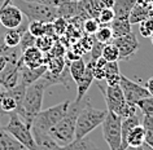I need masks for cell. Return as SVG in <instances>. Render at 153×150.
Masks as SVG:
<instances>
[{"label": "cell", "instance_id": "8992f818", "mask_svg": "<svg viewBox=\"0 0 153 150\" xmlns=\"http://www.w3.org/2000/svg\"><path fill=\"white\" fill-rule=\"evenodd\" d=\"M3 129L16 138L25 148V150H38L31 126H29L16 111L9 113V122Z\"/></svg>", "mask_w": 153, "mask_h": 150}, {"label": "cell", "instance_id": "7dc6e473", "mask_svg": "<svg viewBox=\"0 0 153 150\" xmlns=\"http://www.w3.org/2000/svg\"><path fill=\"white\" fill-rule=\"evenodd\" d=\"M136 150H144V149H143V145H141L140 148H136Z\"/></svg>", "mask_w": 153, "mask_h": 150}, {"label": "cell", "instance_id": "d6a6232c", "mask_svg": "<svg viewBox=\"0 0 153 150\" xmlns=\"http://www.w3.org/2000/svg\"><path fill=\"white\" fill-rule=\"evenodd\" d=\"M136 106L141 111V114L149 115V117L153 118V96H148V97L140 100L136 103Z\"/></svg>", "mask_w": 153, "mask_h": 150}, {"label": "cell", "instance_id": "1f68e13d", "mask_svg": "<svg viewBox=\"0 0 153 150\" xmlns=\"http://www.w3.org/2000/svg\"><path fill=\"white\" fill-rule=\"evenodd\" d=\"M95 39L97 41H100L102 44H106V43H110V41L113 40V33H112V29H110V26H100L99 30L95 34Z\"/></svg>", "mask_w": 153, "mask_h": 150}, {"label": "cell", "instance_id": "c3c4849f", "mask_svg": "<svg viewBox=\"0 0 153 150\" xmlns=\"http://www.w3.org/2000/svg\"><path fill=\"white\" fill-rule=\"evenodd\" d=\"M0 129H1V128H0Z\"/></svg>", "mask_w": 153, "mask_h": 150}, {"label": "cell", "instance_id": "b9f144b4", "mask_svg": "<svg viewBox=\"0 0 153 150\" xmlns=\"http://www.w3.org/2000/svg\"><path fill=\"white\" fill-rule=\"evenodd\" d=\"M16 49H17V47H16V48H13V49H12V52H10L9 55H0V72L4 70V69L7 67V65L9 64L10 57H12V55H13L14 52H16Z\"/></svg>", "mask_w": 153, "mask_h": 150}, {"label": "cell", "instance_id": "836d02e7", "mask_svg": "<svg viewBox=\"0 0 153 150\" xmlns=\"http://www.w3.org/2000/svg\"><path fill=\"white\" fill-rule=\"evenodd\" d=\"M99 27H100V24H99L96 18H87V20L83 21L82 25V30L86 35H95Z\"/></svg>", "mask_w": 153, "mask_h": 150}, {"label": "cell", "instance_id": "8d00e7d4", "mask_svg": "<svg viewBox=\"0 0 153 150\" xmlns=\"http://www.w3.org/2000/svg\"><path fill=\"white\" fill-rule=\"evenodd\" d=\"M68 25L69 22L65 20L62 17H57L55 21L52 22V26H53V31H55V35L59 38V36H62L65 31H66L68 29Z\"/></svg>", "mask_w": 153, "mask_h": 150}, {"label": "cell", "instance_id": "ab89813d", "mask_svg": "<svg viewBox=\"0 0 153 150\" xmlns=\"http://www.w3.org/2000/svg\"><path fill=\"white\" fill-rule=\"evenodd\" d=\"M102 48H104V44L100 43V41H97L96 39L94 40V44H92V47H91L90 49V56H91V58L90 60H92V61H96L99 57H101V52H102Z\"/></svg>", "mask_w": 153, "mask_h": 150}, {"label": "cell", "instance_id": "f35d334b", "mask_svg": "<svg viewBox=\"0 0 153 150\" xmlns=\"http://www.w3.org/2000/svg\"><path fill=\"white\" fill-rule=\"evenodd\" d=\"M35 44H36V38L31 35L29 31H26L24 35H22L21 38V41H20V49H21V53L25 51V49H27V48H31V47H35Z\"/></svg>", "mask_w": 153, "mask_h": 150}, {"label": "cell", "instance_id": "9c48e42d", "mask_svg": "<svg viewBox=\"0 0 153 150\" xmlns=\"http://www.w3.org/2000/svg\"><path fill=\"white\" fill-rule=\"evenodd\" d=\"M120 86L122 88V92H123L125 100L131 105H136L140 100H143L145 97H148L149 92L145 88V86H140V84L135 83L134 80L128 79L127 76L121 74V79H120Z\"/></svg>", "mask_w": 153, "mask_h": 150}, {"label": "cell", "instance_id": "d4e9b609", "mask_svg": "<svg viewBox=\"0 0 153 150\" xmlns=\"http://www.w3.org/2000/svg\"><path fill=\"white\" fill-rule=\"evenodd\" d=\"M64 150H96V146L86 136L82 138H74L70 144L64 146Z\"/></svg>", "mask_w": 153, "mask_h": 150}, {"label": "cell", "instance_id": "d6986e66", "mask_svg": "<svg viewBox=\"0 0 153 150\" xmlns=\"http://www.w3.org/2000/svg\"><path fill=\"white\" fill-rule=\"evenodd\" d=\"M110 29L113 33V39L114 38L123 36L126 34L132 31V24L130 22V18H117L114 17V20L110 24Z\"/></svg>", "mask_w": 153, "mask_h": 150}, {"label": "cell", "instance_id": "3957f363", "mask_svg": "<svg viewBox=\"0 0 153 150\" xmlns=\"http://www.w3.org/2000/svg\"><path fill=\"white\" fill-rule=\"evenodd\" d=\"M108 110L95 109L91 106V100H87L85 106L79 111L75 124V138L86 137L90 132H92L95 128L101 126L106 117Z\"/></svg>", "mask_w": 153, "mask_h": 150}, {"label": "cell", "instance_id": "ba28073f", "mask_svg": "<svg viewBox=\"0 0 153 150\" xmlns=\"http://www.w3.org/2000/svg\"><path fill=\"white\" fill-rule=\"evenodd\" d=\"M122 118L108 111L104 122L101 123L102 136L110 150H123L122 148Z\"/></svg>", "mask_w": 153, "mask_h": 150}, {"label": "cell", "instance_id": "681fc988", "mask_svg": "<svg viewBox=\"0 0 153 150\" xmlns=\"http://www.w3.org/2000/svg\"><path fill=\"white\" fill-rule=\"evenodd\" d=\"M78 1H79V0H78Z\"/></svg>", "mask_w": 153, "mask_h": 150}, {"label": "cell", "instance_id": "cb8c5ba5", "mask_svg": "<svg viewBox=\"0 0 153 150\" xmlns=\"http://www.w3.org/2000/svg\"><path fill=\"white\" fill-rule=\"evenodd\" d=\"M0 150H25V148L7 131L0 129Z\"/></svg>", "mask_w": 153, "mask_h": 150}, {"label": "cell", "instance_id": "f1b7e54d", "mask_svg": "<svg viewBox=\"0 0 153 150\" xmlns=\"http://www.w3.org/2000/svg\"><path fill=\"white\" fill-rule=\"evenodd\" d=\"M51 24V22H49ZM47 27L48 24L47 22H42V21H30L29 26H27V31L34 35L35 38L47 35Z\"/></svg>", "mask_w": 153, "mask_h": 150}, {"label": "cell", "instance_id": "ee69618b", "mask_svg": "<svg viewBox=\"0 0 153 150\" xmlns=\"http://www.w3.org/2000/svg\"><path fill=\"white\" fill-rule=\"evenodd\" d=\"M145 88L148 89L149 95L153 96V76H151V78L147 80V83H145Z\"/></svg>", "mask_w": 153, "mask_h": 150}, {"label": "cell", "instance_id": "d590c367", "mask_svg": "<svg viewBox=\"0 0 153 150\" xmlns=\"http://www.w3.org/2000/svg\"><path fill=\"white\" fill-rule=\"evenodd\" d=\"M96 20L99 21L100 26L110 25L112 24V21L114 20V10H113V8H104L100 13H99Z\"/></svg>", "mask_w": 153, "mask_h": 150}, {"label": "cell", "instance_id": "f6af8a7d", "mask_svg": "<svg viewBox=\"0 0 153 150\" xmlns=\"http://www.w3.org/2000/svg\"><path fill=\"white\" fill-rule=\"evenodd\" d=\"M10 3H13V0H3L1 5H8V4H10Z\"/></svg>", "mask_w": 153, "mask_h": 150}, {"label": "cell", "instance_id": "ac0fdd59", "mask_svg": "<svg viewBox=\"0 0 153 150\" xmlns=\"http://www.w3.org/2000/svg\"><path fill=\"white\" fill-rule=\"evenodd\" d=\"M38 150H64V146L59 145L48 133H33Z\"/></svg>", "mask_w": 153, "mask_h": 150}, {"label": "cell", "instance_id": "9a60e30c", "mask_svg": "<svg viewBox=\"0 0 153 150\" xmlns=\"http://www.w3.org/2000/svg\"><path fill=\"white\" fill-rule=\"evenodd\" d=\"M27 26H29V22L26 21L25 24L22 22V25L18 26V27H16V29H8V31H7L4 34V36H3V40H4L5 45H8L9 48L18 47L22 35L27 31Z\"/></svg>", "mask_w": 153, "mask_h": 150}, {"label": "cell", "instance_id": "7402d4cb", "mask_svg": "<svg viewBox=\"0 0 153 150\" xmlns=\"http://www.w3.org/2000/svg\"><path fill=\"white\" fill-rule=\"evenodd\" d=\"M120 79H121V71H120V66H118V61H114V62H108L106 61L104 80H106L108 86H116V84H120Z\"/></svg>", "mask_w": 153, "mask_h": 150}, {"label": "cell", "instance_id": "7a4b0ae2", "mask_svg": "<svg viewBox=\"0 0 153 150\" xmlns=\"http://www.w3.org/2000/svg\"><path fill=\"white\" fill-rule=\"evenodd\" d=\"M48 87H51V84L48 83V80L42 76L38 80H35L33 84L26 88V93L24 98V103H22V111L20 117L27 123L29 126H31L34 118L36 117V114L42 110V105H43V98L45 89Z\"/></svg>", "mask_w": 153, "mask_h": 150}, {"label": "cell", "instance_id": "603a6c76", "mask_svg": "<svg viewBox=\"0 0 153 150\" xmlns=\"http://www.w3.org/2000/svg\"><path fill=\"white\" fill-rule=\"evenodd\" d=\"M143 144H144V128L141 124H139V126H136L127 136L126 146H127V149L128 148L136 149V148H140Z\"/></svg>", "mask_w": 153, "mask_h": 150}, {"label": "cell", "instance_id": "2e32d148", "mask_svg": "<svg viewBox=\"0 0 153 150\" xmlns=\"http://www.w3.org/2000/svg\"><path fill=\"white\" fill-rule=\"evenodd\" d=\"M152 16H153V10L147 5V3H144V0L141 3L139 0H136V4L132 8L131 13H130V22L131 24H140L141 21L147 20V18Z\"/></svg>", "mask_w": 153, "mask_h": 150}, {"label": "cell", "instance_id": "7c38bea8", "mask_svg": "<svg viewBox=\"0 0 153 150\" xmlns=\"http://www.w3.org/2000/svg\"><path fill=\"white\" fill-rule=\"evenodd\" d=\"M21 62L26 67H39L45 65V55L38 47H31L25 49L21 53Z\"/></svg>", "mask_w": 153, "mask_h": 150}, {"label": "cell", "instance_id": "ffe728a7", "mask_svg": "<svg viewBox=\"0 0 153 150\" xmlns=\"http://www.w3.org/2000/svg\"><path fill=\"white\" fill-rule=\"evenodd\" d=\"M135 4H136V0H114V4H113L114 17L130 18V13H131Z\"/></svg>", "mask_w": 153, "mask_h": 150}, {"label": "cell", "instance_id": "484cf974", "mask_svg": "<svg viewBox=\"0 0 153 150\" xmlns=\"http://www.w3.org/2000/svg\"><path fill=\"white\" fill-rule=\"evenodd\" d=\"M141 126L144 128V142L153 149V118L141 114Z\"/></svg>", "mask_w": 153, "mask_h": 150}, {"label": "cell", "instance_id": "e575fe53", "mask_svg": "<svg viewBox=\"0 0 153 150\" xmlns=\"http://www.w3.org/2000/svg\"><path fill=\"white\" fill-rule=\"evenodd\" d=\"M105 64H106V60L102 58V57H99V58L95 61V64H94V78L96 80H104Z\"/></svg>", "mask_w": 153, "mask_h": 150}, {"label": "cell", "instance_id": "30bf717a", "mask_svg": "<svg viewBox=\"0 0 153 150\" xmlns=\"http://www.w3.org/2000/svg\"><path fill=\"white\" fill-rule=\"evenodd\" d=\"M112 41L117 45L118 51H120V60H123V61H127L130 57H132L139 51V47H140L139 40H137L136 35L132 31L126 34L123 36L114 38Z\"/></svg>", "mask_w": 153, "mask_h": 150}, {"label": "cell", "instance_id": "5bb4252c", "mask_svg": "<svg viewBox=\"0 0 153 150\" xmlns=\"http://www.w3.org/2000/svg\"><path fill=\"white\" fill-rule=\"evenodd\" d=\"M45 71H47V65H43V66H39L35 69L26 67L22 65L21 58H20V80H18V83L29 87L30 84H33L35 80L42 78Z\"/></svg>", "mask_w": 153, "mask_h": 150}, {"label": "cell", "instance_id": "4fadbf2b", "mask_svg": "<svg viewBox=\"0 0 153 150\" xmlns=\"http://www.w3.org/2000/svg\"><path fill=\"white\" fill-rule=\"evenodd\" d=\"M94 64L95 61L90 60L88 64H86V71L81 78L76 80V100H81L87 95L91 84L94 82Z\"/></svg>", "mask_w": 153, "mask_h": 150}, {"label": "cell", "instance_id": "277c9868", "mask_svg": "<svg viewBox=\"0 0 153 150\" xmlns=\"http://www.w3.org/2000/svg\"><path fill=\"white\" fill-rule=\"evenodd\" d=\"M99 88H100V92L102 93V96H104L108 111H112V113L120 115L122 119L128 118V117H131V115L136 114L137 106L131 105V103H128L126 101L120 84L108 86L105 89L102 87H99Z\"/></svg>", "mask_w": 153, "mask_h": 150}, {"label": "cell", "instance_id": "6da1fadb", "mask_svg": "<svg viewBox=\"0 0 153 150\" xmlns=\"http://www.w3.org/2000/svg\"><path fill=\"white\" fill-rule=\"evenodd\" d=\"M87 100H90L88 96H85L81 100H74L70 101L68 113L65 114V117L57 123L56 126H53L51 129L48 131V134L55 140L57 144L61 146H65L75 138V124H76V118H78L79 111L82 110V107L85 106Z\"/></svg>", "mask_w": 153, "mask_h": 150}, {"label": "cell", "instance_id": "7bdbcfd3", "mask_svg": "<svg viewBox=\"0 0 153 150\" xmlns=\"http://www.w3.org/2000/svg\"><path fill=\"white\" fill-rule=\"evenodd\" d=\"M25 1H31V3H40V4H45V5H52L56 7L61 3V0H25Z\"/></svg>", "mask_w": 153, "mask_h": 150}, {"label": "cell", "instance_id": "8fae6325", "mask_svg": "<svg viewBox=\"0 0 153 150\" xmlns=\"http://www.w3.org/2000/svg\"><path fill=\"white\" fill-rule=\"evenodd\" d=\"M24 22V13L17 5L12 3L8 5L0 7V25L7 29H16Z\"/></svg>", "mask_w": 153, "mask_h": 150}, {"label": "cell", "instance_id": "bcb514c9", "mask_svg": "<svg viewBox=\"0 0 153 150\" xmlns=\"http://www.w3.org/2000/svg\"><path fill=\"white\" fill-rule=\"evenodd\" d=\"M151 43H152V45H153V34L151 35Z\"/></svg>", "mask_w": 153, "mask_h": 150}, {"label": "cell", "instance_id": "44dd1931", "mask_svg": "<svg viewBox=\"0 0 153 150\" xmlns=\"http://www.w3.org/2000/svg\"><path fill=\"white\" fill-rule=\"evenodd\" d=\"M139 124H140V118H139V115L137 114L122 119L121 128H122V148H123V150H127V146H126L127 136L130 134V132H131V131Z\"/></svg>", "mask_w": 153, "mask_h": 150}, {"label": "cell", "instance_id": "83f0119b", "mask_svg": "<svg viewBox=\"0 0 153 150\" xmlns=\"http://www.w3.org/2000/svg\"><path fill=\"white\" fill-rule=\"evenodd\" d=\"M101 57L105 58L108 62H114V61H120V51H118L117 45L110 41V43L104 44L101 52Z\"/></svg>", "mask_w": 153, "mask_h": 150}, {"label": "cell", "instance_id": "60d3db41", "mask_svg": "<svg viewBox=\"0 0 153 150\" xmlns=\"http://www.w3.org/2000/svg\"><path fill=\"white\" fill-rule=\"evenodd\" d=\"M65 53H66V49H65V45L61 43V41H59V39H57L55 41V44H53L52 49L48 52L49 56H53V57H64Z\"/></svg>", "mask_w": 153, "mask_h": 150}, {"label": "cell", "instance_id": "74e56055", "mask_svg": "<svg viewBox=\"0 0 153 150\" xmlns=\"http://www.w3.org/2000/svg\"><path fill=\"white\" fill-rule=\"evenodd\" d=\"M139 33L143 38H151L153 34V18L149 17L139 24Z\"/></svg>", "mask_w": 153, "mask_h": 150}, {"label": "cell", "instance_id": "5b68a950", "mask_svg": "<svg viewBox=\"0 0 153 150\" xmlns=\"http://www.w3.org/2000/svg\"><path fill=\"white\" fill-rule=\"evenodd\" d=\"M69 105H70V101L66 100L45 110H40L31 123L33 133H48V131L65 117Z\"/></svg>", "mask_w": 153, "mask_h": 150}, {"label": "cell", "instance_id": "e0dca14e", "mask_svg": "<svg viewBox=\"0 0 153 150\" xmlns=\"http://www.w3.org/2000/svg\"><path fill=\"white\" fill-rule=\"evenodd\" d=\"M78 16V0H61L57 5V17H62L66 21Z\"/></svg>", "mask_w": 153, "mask_h": 150}, {"label": "cell", "instance_id": "f546056e", "mask_svg": "<svg viewBox=\"0 0 153 150\" xmlns=\"http://www.w3.org/2000/svg\"><path fill=\"white\" fill-rule=\"evenodd\" d=\"M59 39L57 36H52V35H43V36H39L36 38V44L35 47H38L43 53H48L49 51L52 49L55 41Z\"/></svg>", "mask_w": 153, "mask_h": 150}, {"label": "cell", "instance_id": "4dcf8cb0", "mask_svg": "<svg viewBox=\"0 0 153 150\" xmlns=\"http://www.w3.org/2000/svg\"><path fill=\"white\" fill-rule=\"evenodd\" d=\"M0 107L4 111V114H9V113H13V111L17 110V102H16V100L8 93V89H7V93L0 98Z\"/></svg>", "mask_w": 153, "mask_h": 150}, {"label": "cell", "instance_id": "4316f807", "mask_svg": "<svg viewBox=\"0 0 153 150\" xmlns=\"http://www.w3.org/2000/svg\"><path fill=\"white\" fill-rule=\"evenodd\" d=\"M69 71H70V75L74 82H76L81 76L85 74L86 71V62L85 60L82 58H78V60H74V61H69Z\"/></svg>", "mask_w": 153, "mask_h": 150}, {"label": "cell", "instance_id": "52a82bcc", "mask_svg": "<svg viewBox=\"0 0 153 150\" xmlns=\"http://www.w3.org/2000/svg\"><path fill=\"white\" fill-rule=\"evenodd\" d=\"M14 1V0H13ZM16 5L26 16L27 21H42V22H53L57 18V8L52 5H45L40 3H31L25 0H16Z\"/></svg>", "mask_w": 153, "mask_h": 150}]
</instances>
